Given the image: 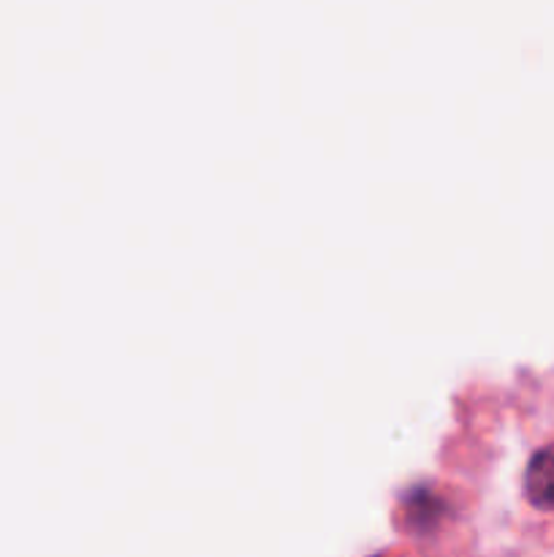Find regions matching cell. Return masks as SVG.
I'll return each instance as SVG.
<instances>
[{
  "instance_id": "cell-1",
  "label": "cell",
  "mask_w": 554,
  "mask_h": 557,
  "mask_svg": "<svg viewBox=\"0 0 554 557\" xmlns=\"http://www.w3.org/2000/svg\"><path fill=\"white\" fill-rule=\"evenodd\" d=\"M525 495L538 509H554V444L538 449L527 462Z\"/></svg>"
}]
</instances>
